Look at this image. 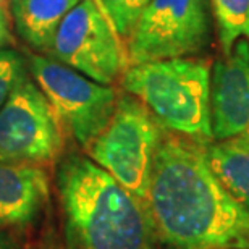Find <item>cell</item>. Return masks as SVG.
Returning <instances> with one entry per match:
<instances>
[{
    "label": "cell",
    "instance_id": "cell-1",
    "mask_svg": "<svg viewBox=\"0 0 249 249\" xmlns=\"http://www.w3.org/2000/svg\"><path fill=\"white\" fill-rule=\"evenodd\" d=\"M146 206L170 249H249V212L212 172L201 142L163 129Z\"/></svg>",
    "mask_w": 249,
    "mask_h": 249
},
{
    "label": "cell",
    "instance_id": "cell-2",
    "mask_svg": "<svg viewBox=\"0 0 249 249\" xmlns=\"http://www.w3.org/2000/svg\"><path fill=\"white\" fill-rule=\"evenodd\" d=\"M67 249H156L146 201L91 159L71 154L57 170Z\"/></svg>",
    "mask_w": 249,
    "mask_h": 249
},
{
    "label": "cell",
    "instance_id": "cell-3",
    "mask_svg": "<svg viewBox=\"0 0 249 249\" xmlns=\"http://www.w3.org/2000/svg\"><path fill=\"white\" fill-rule=\"evenodd\" d=\"M122 86L163 129L204 146L213 141L207 60L180 57L131 65L123 71Z\"/></svg>",
    "mask_w": 249,
    "mask_h": 249
},
{
    "label": "cell",
    "instance_id": "cell-4",
    "mask_svg": "<svg viewBox=\"0 0 249 249\" xmlns=\"http://www.w3.org/2000/svg\"><path fill=\"white\" fill-rule=\"evenodd\" d=\"M163 128L131 94L117 99L113 115L86 151L91 160L146 201Z\"/></svg>",
    "mask_w": 249,
    "mask_h": 249
},
{
    "label": "cell",
    "instance_id": "cell-5",
    "mask_svg": "<svg viewBox=\"0 0 249 249\" xmlns=\"http://www.w3.org/2000/svg\"><path fill=\"white\" fill-rule=\"evenodd\" d=\"M126 39L131 65L197 57L212 41L211 0H151Z\"/></svg>",
    "mask_w": 249,
    "mask_h": 249
},
{
    "label": "cell",
    "instance_id": "cell-6",
    "mask_svg": "<svg viewBox=\"0 0 249 249\" xmlns=\"http://www.w3.org/2000/svg\"><path fill=\"white\" fill-rule=\"evenodd\" d=\"M29 70L62 128L88 149L113 115L118 99L113 88L42 55L29 57Z\"/></svg>",
    "mask_w": 249,
    "mask_h": 249
},
{
    "label": "cell",
    "instance_id": "cell-7",
    "mask_svg": "<svg viewBox=\"0 0 249 249\" xmlns=\"http://www.w3.org/2000/svg\"><path fill=\"white\" fill-rule=\"evenodd\" d=\"M63 147L62 124L34 79L21 73L0 108V162L49 163Z\"/></svg>",
    "mask_w": 249,
    "mask_h": 249
},
{
    "label": "cell",
    "instance_id": "cell-8",
    "mask_svg": "<svg viewBox=\"0 0 249 249\" xmlns=\"http://www.w3.org/2000/svg\"><path fill=\"white\" fill-rule=\"evenodd\" d=\"M53 60L101 84H110L126 70L128 53L102 3L79 0L53 36Z\"/></svg>",
    "mask_w": 249,
    "mask_h": 249
},
{
    "label": "cell",
    "instance_id": "cell-9",
    "mask_svg": "<svg viewBox=\"0 0 249 249\" xmlns=\"http://www.w3.org/2000/svg\"><path fill=\"white\" fill-rule=\"evenodd\" d=\"M213 141L249 136V39H238L211 68Z\"/></svg>",
    "mask_w": 249,
    "mask_h": 249
},
{
    "label": "cell",
    "instance_id": "cell-10",
    "mask_svg": "<svg viewBox=\"0 0 249 249\" xmlns=\"http://www.w3.org/2000/svg\"><path fill=\"white\" fill-rule=\"evenodd\" d=\"M49 177L39 165L0 162V230L34 225L49 201Z\"/></svg>",
    "mask_w": 249,
    "mask_h": 249
},
{
    "label": "cell",
    "instance_id": "cell-11",
    "mask_svg": "<svg viewBox=\"0 0 249 249\" xmlns=\"http://www.w3.org/2000/svg\"><path fill=\"white\" fill-rule=\"evenodd\" d=\"M79 0H12V15L19 37L33 49L51 51L53 36Z\"/></svg>",
    "mask_w": 249,
    "mask_h": 249
},
{
    "label": "cell",
    "instance_id": "cell-12",
    "mask_svg": "<svg viewBox=\"0 0 249 249\" xmlns=\"http://www.w3.org/2000/svg\"><path fill=\"white\" fill-rule=\"evenodd\" d=\"M206 154L215 177L249 212V136L212 141Z\"/></svg>",
    "mask_w": 249,
    "mask_h": 249
},
{
    "label": "cell",
    "instance_id": "cell-13",
    "mask_svg": "<svg viewBox=\"0 0 249 249\" xmlns=\"http://www.w3.org/2000/svg\"><path fill=\"white\" fill-rule=\"evenodd\" d=\"M222 53L230 52L238 39H249V0H211Z\"/></svg>",
    "mask_w": 249,
    "mask_h": 249
},
{
    "label": "cell",
    "instance_id": "cell-14",
    "mask_svg": "<svg viewBox=\"0 0 249 249\" xmlns=\"http://www.w3.org/2000/svg\"><path fill=\"white\" fill-rule=\"evenodd\" d=\"M151 0H101L107 17L122 37H128Z\"/></svg>",
    "mask_w": 249,
    "mask_h": 249
},
{
    "label": "cell",
    "instance_id": "cell-15",
    "mask_svg": "<svg viewBox=\"0 0 249 249\" xmlns=\"http://www.w3.org/2000/svg\"><path fill=\"white\" fill-rule=\"evenodd\" d=\"M24 71V62L13 51H0V108L8 97L15 81Z\"/></svg>",
    "mask_w": 249,
    "mask_h": 249
},
{
    "label": "cell",
    "instance_id": "cell-16",
    "mask_svg": "<svg viewBox=\"0 0 249 249\" xmlns=\"http://www.w3.org/2000/svg\"><path fill=\"white\" fill-rule=\"evenodd\" d=\"M10 42H12V34H10L8 15L5 12V7H0V47L8 46Z\"/></svg>",
    "mask_w": 249,
    "mask_h": 249
},
{
    "label": "cell",
    "instance_id": "cell-17",
    "mask_svg": "<svg viewBox=\"0 0 249 249\" xmlns=\"http://www.w3.org/2000/svg\"><path fill=\"white\" fill-rule=\"evenodd\" d=\"M0 249H24V246L8 230H0Z\"/></svg>",
    "mask_w": 249,
    "mask_h": 249
},
{
    "label": "cell",
    "instance_id": "cell-18",
    "mask_svg": "<svg viewBox=\"0 0 249 249\" xmlns=\"http://www.w3.org/2000/svg\"><path fill=\"white\" fill-rule=\"evenodd\" d=\"M5 2H7V0H0V5H3L5 7Z\"/></svg>",
    "mask_w": 249,
    "mask_h": 249
},
{
    "label": "cell",
    "instance_id": "cell-19",
    "mask_svg": "<svg viewBox=\"0 0 249 249\" xmlns=\"http://www.w3.org/2000/svg\"><path fill=\"white\" fill-rule=\"evenodd\" d=\"M0 7H3V5H0Z\"/></svg>",
    "mask_w": 249,
    "mask_h": 249
}]
</instances>
